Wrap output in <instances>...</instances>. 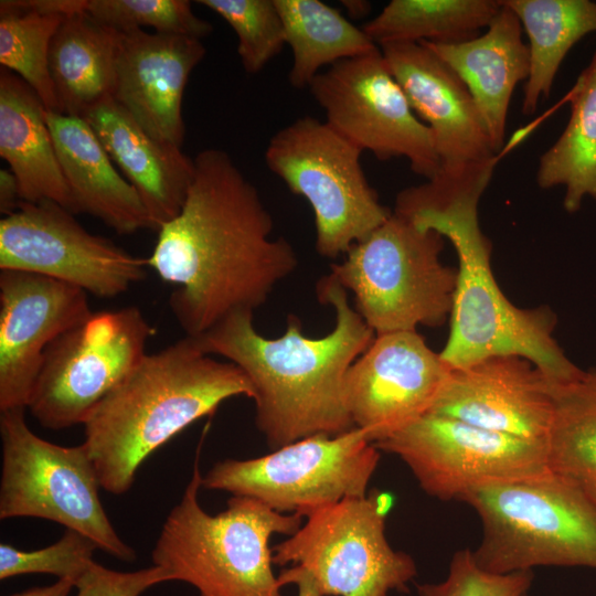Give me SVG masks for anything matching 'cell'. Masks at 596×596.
I'll return each instance as SVG.
<instances>
[{"instance_id":"cell-1","label":"cell","mask_w":596,"mask_h":596,"mask_svg":"<svg viewBox=\"0 0 596 596\" xmlns=\"http://www.w3.org/2000/svg\"><path fill=\"white\" fill-rule=\"evenodd\" d=\"M194 177L180 213L164 223L146 258L177 288L170 309L185 336L199 338L232 313L255 311L297 267L256 187L227 152L193 159Z\"/></svg>"},{"instance_id":"cell-2","label":"cell","mask_w":596,"mask_h":596,"mask_svg":"<svg viewBox=\"0 0 596 596\" xmlns=\"http://www.w3.org/2000/svg\"><path fill=\"white\" fill-rule=\"evenodd\" d=\"M317 297L336 312L334 328L323 337L305 336L299 318L290 315L283 336L266 338L255 329L253 311H238L194 338L205 353L227 359L247 376L256 426L274 449L355 427L344 402V381L375 333L330 274L319 280Z\"/></svg>"},{"instance_id":"cell-3","label":"cell","mask_w":596,"mask_h":596,"mask_svg":"<svg viewBox=\"0 0 596 596\" xmlns=\"http://www.w3.org/2000/svg\"><path fill=\"white\" fill-rule=\"evenodd\" d=\"M488 183L445 188L426 182L402 190L395 201V213L421 230L439 233L456 249L458 269L450 330L440 358L450 369H461L493 355H519L552 382L572 381L583 370L554 339V313L546 307L514 306L493 276L492 246L478 219V203Z\"/></svg>"},{"instance_id":"cell-4","label":"cell","mask_w":596,"mask_h":596,"mask_svg":"<svg viewBox=\"0 0 596 596\" xmlns=\"http://www.w3.org/2000/svg\"><path fill=\"white\" fill-rule=\"evenodd\" d=\"M254 394L240 368L212 358L194 338L146 354L83 424L100 488L124 494L153 451L224 401Z\"/></svg>"},{"instance_id":"cell-5","label":"cell","mask_w":596,"mask_h":596,"mask_svg":"<svg viewBox=\"0 0 596 596\" xmlns=\"http://www.w3.org/2000/svg\"><path fill=\"white\" fill-rule=\"evenodd\" d=\"M200 456L183 496L168 514L152 550L153 565L172 581L192 585L200 596H281L273 571V534L292 535L304 517L233 496L216 515L199 503Z\"/></svg>"},{"instance_id":"cell-6","label":"cell","mask_w":596,"mask_h":596,"mask_svg":"<svg viewBox=\"0 0 596 596\" xmlns=\"http://www.w3.org/2000/svg\"><path fill=\"white\" fill-rule=\"evenodd\" d=\"M459 501L480 519L481 540L472 553L483 570L499 574L536 566L596 570V503L551 470L473 488Z\"/></svg>"},{"instance_id":"cell-7","label":"cell","mask_w":596,"mask_h":596,"mask_svg":"<svg viewBox=\"0 0 596 596\" xmlns=\"http://www.w3.org/2000/svg\"><path fill=\"white\" fill-rule=\"evenodd\" d=\"M444 237L401 214L354 244L330 275L354 296L376 334L438 327L449 319L457 270L440 260Z\"/></svg>"},{"instance_id":"cell-8","label":"cell","mask_w":596,"mask_h":596,"mask_svg":"<svg viewBox=\"0 0 596 596\" xmlns=\"http://www.w3.org/2000/svg\"><path fill=\"white\" fill-rule=\"evenodd\" d=\"M362 151L311 116L295 119L269 139L265 162L313 212L319 255L337 258L392 214L370 185Z\"/></svg>"},{"instance_id":"cell-9","label":"cell","mask_w":596,"mask_h":596,"mask_svg":"<svg viewBox=\"0 0 596 596\" xmlns=\"http://www.w3.org/2000/svg\"><path fill=\"white\" fill-rule=\"evenodd\" d=\"M24 412L0 411V519L53 521L120 561H134L136 552L117 534L102 504L97 472L84 444L65 447L39 437Z\"/></svg>"},{"instance_id":"cell-10","label":"cell","mask_w":596,"mask_h":596,"mask_svg":"<svg viewBox=\"0 0 596 596\" xmlns=\"http://www.w3.org/2000/svg\"><path fill=\"white\" fill-rule=\"evenodd\" d=\"M393 504L372 489L307 514L306 523L273 551V564L298 567L322 596H389L407 592L417 575L414 558L394 550L385 535Z\"/></svg>"},{"instance_id":"cell-11","label":"cell","mask_w":596,"mask_h":596,"mask_svg":"<svg viewBox=\"0 0 596 596\" xmlns=\"http://www.w3.org/2000/svg\"><path fill=\"white\" fill-rule=\"evenodd\" d=\"M380 451L354 427L313 435L251 459H225L202 477V487L256 499L284 514H300L368 493Z\"/></svg>"},{"instance_id":"cell-12","label":"cell","mask_w":596,"mask_h":596,"mask_svg":"<svg viewBox=\"0 0 596 596\" xmlns=\"http://www.w3.org/2000/svg\"><path fill=\"white\" fill-rule=\"evenodd\" d=\"M153 334L138 307L92 312L46 348L26 408L50 429L84 424L147 354Z\"/></svg>"},{"instance_id":"cell-13","label":"cell","mask_w":596,"mask_h":596,"mask_svg":"<svg viewBox=\"0 0 596 596\" xmlns=\"http://www.w3.org/2000/svg\"><path fill=\"white\" fill-rule=\"evenodd\" d=\"M308 88L324 121L362 152L380 160L405 158L427 180L438 173L434 136L414 113L380 47L323 70Z\"/></svg>"},{"instance_id":"cell-14","label":"cell","mask_w":596,"mask_h":596,"mask_svg":"<svg viewBox=\"0 0 596 596\" xmlns=\"http://www.w3.org/2000/svg\"><path fill=\"white\" fill-rule=\"evenodd\" d=\"M397 456L419 487L441 501L459 500L489 483L547 472L546 443L481 428L427 413L374 444Z\"/></svg>"},{"instance_id":"cell-15","label":"cell","mask_w":596,"mask_h":596,"mask_svg":"<svg viewBox=\"0 0 596 596\" xmlns=\"http://www.w3.org/2000/svg\"><path fill=\"white\" fill-rule=\"evenodd\" d=\"M53 201L22 202L0 220V270L50 277L98 298L126 292L147 276V260L92 234Z\"/></svg>"},{"instance_id":"cell-16","label":"cell","mask_w":596,"mask_h":596,"mask_svg":"<svg viewBox=\"0 0 596 596\" xmlns=\"http://www.w3.org/2000/svg\"><path fill=\"white\" fill-rule=\"evenodd\" d=\"M450 368L417 331L376 334L344 381L355 427L376 444L429 413Z\"/></svg>"},{"instance_id":"cell-17","label":"cell","mask_w":596,"mask_h":596,"mask_svg":"<svg viewBox=\"0 0 596 596\" xmlns=\"http://www.w3.org/2000/svg\"><path fill=\"white\" fill-rule=\"evenodd\" d=\"M91 315L78 287L0 270V411L28 407L46 348Z\"/></svg>"},{"instance_id":"cell-18","label":"cell","mask_w":596,"mask_h":596,"mask_svg":"<svg viewBox=\"0 0 596 596\" xmlns=\"http://www.w3.org/2000/svg\"><path fill=\"white\" fill-rule=\"evenodd\" d=\"M379 47L414 113L434 136L440 160L436 175L461 177L497 160L470 92L441 58L422 43Z\"/></svg>"},{"instance_id":"cell-19","label":"cell","mask_w":596,"mask_h":596,"mask_svg":"<svg viewBox=\"0 0 596 596\" xmlns=\"http://www.w3.org/2000/svg\"><path fill=\"white\" fill-rule=\"evenodd\" d=\"M429 413L545 441L553 418L551 380L525 358L489 356L450 369Z\"/></svg>"},{"instance_id":"cell-20","label":"cell","mask_w":596,"mask_h":596,"mask_svg":"<svg viewBox=\"0 0 596 596\" xmlns=\"http://www.w3.org/2000/svg\"><path fill=\"white\" fill-rule=\"evenodd\" d=\"M205 51L196 38L118 31L114 99L152 138L182 148L184 88Z\"/></svg>"},{"instance_id":"cell-21","label":"cell","mask_w":596,"mask_h":596,"mask_svg":"<svg viewBox=\"0 0 596 596\" xmlns=\"http://www.w3.org/2000/svg\"><path fill=\"white\" fill-rule=\"evenodd\" d=\"M83 118L137 191L158 232L181 211L194 177L193 159L152 138L114 98Z\"/></svg>"},{"instance_id":"cell-22","label":"cell","mask_w":596,"mask_h":596,"mask_svg":"<svg viewBox=\"0 0 596 596\" xmlns=\"http://www.w3.org/2000/svg\"><path fill=\"white\" fill-rule=\"evenodd\" d=\"M419 43L441 58L465 83L498 152L504 140L513 91L530 72L529 47L522 40V25L517 14L501 2V9L485 33L475 39L456 44Z\"/></svg>"},{"instance_id":"cell-23","label":"cell","mask_w":596,"mask_h":596,"mask_svg":"<svg viewBox=\"0 0 596 596\" xmlns=\"http://www.w3.org/2000/svg\"><path fill=\"white\" fill-rule=\"evenodd\" d=\"M46 123L75 214H89L120 235L152 230L140 196L115 169L88 123L82 117L47 110Z\"/></svg>"},{"instance_id":"cell-24","label":"cell","mask_w":596,"mask_h":596,"mask_svg":"<svg viewBox=\"0 0 596 596\" xmlns=\"http://www.w3.org/2000/svg\"><path fill=\"white\" fill-rule=\"evenodd\" d=\"M0 156L18 180L23 202L53 201L75 214L46 108L17 74L0 70Z\"/></svg>"},{"instance_id":"cell-25","label":"cell","mask_w":596,"mask_h":596,"mask_svg":"<svg viewBox=\"0 0 596 596\" xmlns=\"http://www.w3.org/2000/svg\"><path fill=\"white\" fill-rule=\"evenodd\" d=\"M117 40L118 30L98 22L86 10L63 20L49 53L62 114L83 118L114 98Z\"/></svg>"},{"instance_id":"cell-26","label":"cell","mask_w":596,"mask_h":596,"mask_svg":"<svg viewBox=\"0 0 596 596\" xmlns=\"http://www.w3.org/2000/svg\"><path fill=\"white\" fill-rule=\"evenodd\" d=\"M275 4L292 53L288 79L295 88L309 87L324 67L379 49L362 29L320 0H275Z\"/></svg>"},{"instance_id":"cell-27","label":"cell","mask_w":596,"mask_h":596,"mask_svg":"<svg viewBox=\"0 0 596 596\" xmlns=\"http://www.w3.org/2000/svg\"><path fill=\"white\" fill-rule=\"evenodd\" d=\"M529 38L530 72L522 113L535 111L550 95L560 65L586 34L596 32V2L589 0H502Z\"/></svg>"},{"instance_id":"cell-28","label":"cell","mask_w":596,"mask_h":596,"mask_svg":"<svg viewBox=\"0 0 596 596\" xmlns=\"http://www.w3.org/2000/svg\"><path fill=\"white\" fill-rule=\"evenodd\" d=\"M536 183L565 187L563 206L570 213L586 196L596 200V51L574 85L566 127L540 157Z\"/></svg>"},{"instance_id":"cell-29","label":"cell","mask_w":596,"mask_h":596,"mask_svg":"<svg viewBox=\"0 0 596 596\" xmlns=\"http://www.w3.org/2000/svg\"><path fill=\"white\" fill-rule=\"evenodd\" d=\"M500 9L497 0H392L362 30L377 46L456 44L480 35Z\"/></svg>"},{"instance_id":"cell-30","label":"cell","mask_w":596,"mask_h":596,"mask_svg":"<svg viewBox=\"0 0 596 596\" xmlns=\"http://www.w3.org/2000/svg\"><path fill=\"white\" fill-rule=\"evenodd\" d=\"M553 418L546 437L549 469L596 503V370L551 381Z\"/></svg>"},{"instance_id":"cell-31","label":"cell","mask_w":596,"mask_h":596,"mask_svg":"<svg viewBox=\"0 0 596 596\" xmlns=\"http://www.w3.org/2000/svg\"><path fill=\"white\" fill-rule=\"evenodd\" d=\"M66 17L22 9L13 0L0 1V63L21 77L47 111L62 107L50 73V45Z\"/></svg>"},{"instance_id":"cell-32","label":"cell","mask_w":596,"mask_h":596,"mask_svg":"<svg viewBox=\"0 0 596 596\" xmlns=\"http://www.w3.org/2000/svg\"><path fill=\"white\" fill-rule=\"evenodd\" d=\"M235 32L237 53L248 74L260 72L286 45L275 0H199Z\"/></svg>"},{"instance_id":"cell-33","label":"cell","mask_w":596,"mask_h":596,"mask_svg":"<svg viewBox=\"0 0 596 596\" xmlns=\"http://www.w3.org/2000/svg\"><path fill=\"white\" fill-rule=\"evenodd\" d=\"M86 12L118 31L150 26L157 33L202 39L213 30L187 0H86Z\"/></svg>"},{"instance_id":"cell-34","label":"cell","mask_w":596,"mask_h":596,"mask_svg":"<svg viewBox=\"0 0 596 596\" xmlns=\"http://www.w3.org/2000/svg\"><path fill=\"white\" fill-rule=\"evenodd\" d=\"M95 543L85 535L65 529L55 543L34 551H22L10 544H0V578L25 574H52L58 579H78L95 562Z\"/></svg>"},{"instance_id":"cell-35","label":"cell","mask_w":596,"mask_h":596,"mask_svg":"<svg viewBox=\"0 0 596 596\" xmlns=\"http://www.w3.org/2000/svg\"><path fill=\"white\" fill-rule=\"evenodd\" d=\"M533 579V571L488 572L477 564L471 550L464 549L453 555L444 581L418 584L416 589L418 596H522Z\"/></svg>"},{"instance_id":"cell-36","label":"cell","mask_w":596,"mask_h":596,"mask_svg":"<svg viewBox=\"0 0 596 596\" xmlns=\"http://www.w3.org/2000/svg\"><path fill=\"white\" fill-rule=\"evenodd\" d=\"M171 581L169 572L157 565L134 572H118L94 562L75 588L76 596H140L150 587Z\"/></svg>"},{"instance_id":"cell-37","label":"cell","mask_w":596,"mask_h":596,"mask_svg":"<svg viewBox=\"0 0 596 596\" xmlns=\"http://www.w3.org/2000/svg\"><path fill=\"white\" fill-rule=\"evenodd\" d=\"M19 183L11 170H0V212L7 216L15 212L22 203Z\"/></svg>"},{"instance_id":"cell-38","label":"cell","mask_w":596,"mask_h":596,"mask_svg":"<svg viewBox=\"0 0 596 596\" xmlns=\"http://www.w3.org/2000/svg\"><path fill=\"white\" fill-rule=\"evenodd\" d=\"M281 586L294 584L298 588V596H322L313 579L298 567L289 566L277 576Z\"/></svg>"},{"instance_id":"cell-39","label":"cell","mask_w":596,"mask_h":596,"mask_svg":"<svg viewBox=\"0 0 596 596\" xmlns=\"http://www.w3.org/2000/svg\"><path fill=\"white\" fill-rule=\"evenodd\" d=\"M74 587V581L68 578H61L52 585L30 588L8 596H68L72 588Z\"/></svg>"},{"instance_id":"cell-40","label":"cell","mask_w":596,"mask_h":596,"mask_svg":"<svg viewBox=\"0 0 596 596\" xmlns=\"http://www.w3.org/2000/svg\"><path fill=\"white\" fill-rule=\"evenodd\" d=\"M341 6L354 19L363 18L371 11V3L363 0H342Z\"/></svg>"},{"instance_id":"cell-41","label":"cell","mask_w":596,"mask_h":596,"mask_svg":"<svg viewBox=\"0 0 596 596\" xmlns=\"http://www.w3.org/2000/svg\"><path fill=\"white\" fill-rule=\"evenodd\" d=\"M481 179L490 180V179H488V178H481ZM476 180H480V179H476ZM476 180H471V181H476ZM471 181H466V182H471ZM428 182H430V181H428ZM432 183H434V182H432ZM460 183H464V182H460ZM435 184H436V183H435ZM437 184H438V183H437ZM456 184H459V183H456ZM439 185H454V184H439Z\"/></svg>"},{"instance_id":"cell-42","label":"cell","mask_w":596,"mask_h":596,"mask_svg":"<svg viewBox=\"0 0 596 596\" xmlns=\"http://www.w3.org/2000/svg\"><path fill=\"white\" fill-rule=\"evenodd\" d=\"M522 596H529V594H528V593H525V594H523Z\"/></svg>"}]
</instances>
